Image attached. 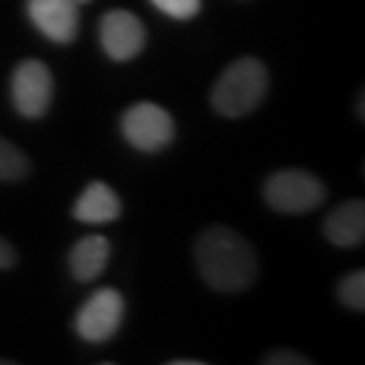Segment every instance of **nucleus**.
<instances>
[{
  "mask_svg": "<svg viewBox=\"0 0 365 365\" xmlns=\"http://www.w3.org/2000/svg\"><path fill=\"white\" fill-rule=\"evenodd\" d=\"M195 261L209 287L225 294L247 289L259 275L254 247L228 225H211L195 245Z\"/></svg>",
  "mask_w": 365,
  "mask_h": 365,
  "instance_id": "f257e3e1",
  "label": "nucleus"
},
{
  "mask_svg": "<svg viewBox=\"0 0 365 365\" xmlns=\"http://www.w3.org/2000/svg\"><path fill=\"white\" fill-rule=\"evenodd\" d=\"M268 91V69L257 57H240L223 69L211 88V107L221 116L240 119L257 109Z\"/></svg>",
  "mask_w": 365,
  "mask_h": 365,
  "instance_id": "f03ea898",
  "label": "nucleus"
},
{
  "mask_svg": "<svg viewBox=\"0 0 365 365\" xmlns=\"http://www.w3.org/2000/svg\"><path fill=\"white\" fill-rule=\"evenodd\" d=\"M325 195L323 180L304 169L275 171L264 182V200L280 214H309L325 202Z\"/></svg>",
  "mask_w": 365,
  "mask_h": 365,
  "instance_id": "7ed1b4c3",
  "label": "nucleus"
},
{
  "mask_svg": "<svg viewBox=\"0 0 365 365\" xmlns=\"http://www.w3.org/2000/svg\"><path fill=\"white\" fill-rule=\"evenodd\" d=\"M121 133L130 148L140 152H162L171 145L176 126L164 107L155 102H135L123 109Z\"/></svg>",
  "mask_w": 365,
  "mask_h": 365,
  "instance_id": "20e7f679",
  "label": "nucleus"
},
{
  "mask_svg": "<svg viewBox=\"0 0 365 365\" xmlns=\"http://www.w3.org/2000/svg\"><path fill=\"white\" fill-rule=\"evenodd\" d=\"M123 316H126V302H123L121 292L114 287H102L93 292L76 311L74 330L83 341L105 344L119 332Z\"/></svg>",
  "mask_w": 365,
  "mask_h": 365,
  "instance_id": "39448f33",
  "label": "nucleus"
},
{
  "mask_svg": "<svg viewBox=\"0 0 365 365\" xmlns=\"http://www.w3.org/2000/svg\"><path fill=\"white\" fill-rule=\"evenodd\" d=\"M55 81L53 71L41 60H24L12 71L10 98L24 119H41L53 105Z\"/></svg>",
  "mask_w": 365,
  "mask_h": 365,
  "instance_id": "423d86ee",
  "label": "nucleus"
},
{
  "mask_svg": "<svg viewBox=\"0 0 365 365\" xmlns=\"http://www.w3.org/2000/svg\"><path fill=\"white\" fill-rule=\"evenodd\" d=\"M100 43L109 60L128 62L143 53L148 34L143 21L128 10H109L100 19Z\"/></svg>",
  "mask_w": 365,
  "mask_h": 365,
  "instance_id": "0eeeda50",
  "label": "nucleus"
},
{
  "mask_svg": "<svg viewBox=\"0 0 365 365\" xmlns=\"http://www.w3.org/2000/svg\"><path fill=\"white\" fill-rule=\"evenodd\" d=\"M26 14L31 24L57 46H69L78 36L76 0H26Z\"/></svg>",
  "mask_w": 365,
  "mask_h": 365,
  "instance_id": "6e6552de",
  "label": "nucleus"
},
{
  "mask_svg": "<svg viewBox=\"0 0 365 365\" xmlns=\"http://www.w3.org/2000/svg\"><path fill=\"white\" fill-rule=\"evenodd\" d=\"M325 237L334 247H361L365 240V204L363 200H346L327 214L323 223Z\"/></svg>",
  "mask_w": 365,
  "mask_h": 365,
  "instance_id": "1a4fd4ad",
  "label": "nucleus"
},
{
  "mask_svg": "<svg viewBox=\"0 0 365 365\" xmlns=\"http://www.w3.org/2000/svg\"><path fill=\"white\" fill-rule=\"evenodd\" d=\"M71 216L78 223H88V225L112 223L121 216V200L107 182L93 180L78 195L74 209H71Z\"/></svg>",
  "mask_w": 365,
  "mask_h": 365,
  "instance_id": "9d476101",
  "label": "nucleus"
},
{
  "mask_svg": "<svg viewBox=\"0 0 365 365\" xmlns=\"http://www.w3.org/2000/svg\"><path fill=\"white\" fill-rule=\"evenodd\" d=\"M112 257V245L102 235H86L71 247L69 271L78 282H93L105 273Z\"/></svg>",
  "mask_w": 365,
  "mask_h": 365,
  "instance_id": "9b49d317",
  "label": "nucleus"
},
{
  "mask_svg": "<svg viewBox=\"0 0 365 365\" xmlns=\"http://www.w3.org/2000/svg\"><path fill=\"white\" fill-rule=\"evenodd\" d=\"M31 173V162L17 145L0 138V182H17Z\"/></svg>",
  "mask_w": 365,
  "mask_h": 365,
  "instance_id": "f8f14e48",
  "label": "nucleus"
},
{
  "mask_svg": "<svg viewBox=\"0 0 365 365\" xmlns=\"http://www.w3.org/2000/svg\"><path fill=\"white\" fill-rule=\"evenodd\" d=\"M337 299L349 311H359V313L365 311V271L363 268L346 273L337 282Z\"/></svg>",
  "mask_w": 365,
  "mask_h": 365,
  "instance_id": "ddd939ff",
  "label": "nucleus"
},
{
  "mask_svg": "<svg viewBox=\"0 0 365 365\" xmlns=\"http://www.w3.org/2000/svg\"><path fill=\"white\" fill-rule=\"evenodd\" d=\"M159 12H164L171 19H192L202 10V0H150Z\"/></svg>",
  "mask_w": 365,
  "mask_h": 365,
  "instance_id": "4468645a",
  "label": "nucleus"
},
{
  "mask_svg": "<svg viewBox=\"0 0 365 365\" xmlns=\"http://www.w3.org/2000/svg\"><path fill=\"white\" fill-rule=\"evenodd\" d=\"M264 363L268 365H309L311 361L304 359L302 354L297 351H287V349H280V351H271L264 359Z\"/></svg>",
  "mask_w": 365,
  "mask_h": 365,
  "instance_id": "2eb2a0df",
  "label": "nucleus"
},
{
  "mask_svg": "<svg viewBox=\"0 0 365 365\" xmlns=\"http://www.w3.org/2000/svg\"><path fill=\"white\" fill-rule=\"evenodd\" d=\"M14 264H17V252L5 237H0V271H7Z\"/></svg>",
  "mask_w": 365,
  "mask_h": 365,
  "instance_id": "dca6fc26",
  "label": "nucleus"
},
{
  "mask_svg": "<svg viewBox=\"0 0 365 365\" xmlns=\"http://www.w3.org/2000/svg\"><path fill=\"white\" fill-rule=\"evenodd\" d=\"M171 365H202V361H171Z\"/></svg>",
  "mask_w": 365,
  "mask_h": 365,
  "instance_id": "f3484780",
  "label": "nucleus"
},
{
  "mask_svg": "<svg viewBox=\"0 0 365 365\" xmlns=\"http://www.w3.org/2000/svg\"><path fill=\"white\" fill-rule=\"evenodd\" d=\"M359 119H361V121L365 119V114H363V93L359 95Z\"/></svg>",
  "mask_w": 365,
  "mask_h": 365,
  "instance_id": "a211bd4d",
  "label": "nucleus"
},
{
  "mask_svg": "<svg viewBox=\"0 0 365 365\" xmlns=\"http://www.w3.org/2000/svg\"><path fill=\"white\" fill-rule=\"evenodd\" d=\"M78 5H83V3H91V0H76Z\"/></svg>",
  "mask_w": 365,
  "mask_h": 365,
  "instance_id": "6ab92c4d",
  "label": "nucleus"
}]
</instances>
